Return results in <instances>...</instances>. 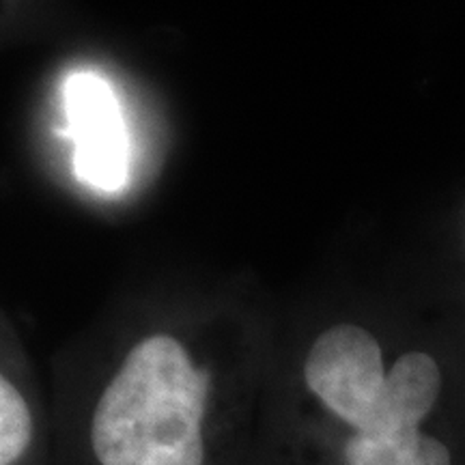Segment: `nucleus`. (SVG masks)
<instances>
[{"label": "nucleus", "instance_id": "4", "mask_svg": "<svg viewBox=\"0 0 465 465\" xmlns=\"http://www.w3.org/2000/svg\"><path fill=\"white\" fill-rule=\"evenodd\" d=\"M440 366L427 353L410 351L392 364L375 422L362 435H391L418 429L440 397Z\"/></svg>", "mask_w": 465, "mask_h": 465}, {"label": "nucleus", "instance_id": "5", "mask_svg": "<svg viewBox=\"0 0 465 465\" xmlns=\"http://www.w3.org/2000/svg\"><path fill=\"white\" fill-rule=\"evenodd\" d=\"M349 465H450V452L440 440L405 429L391 435L356 433L347 444Z\"/></svg>", "mask_w": 465, "mask_h": 465}, {"label": "nucleus", "instance_id": "2", "mask_svg": "<svg viewBox=\"0 0 465 465\" xmlns=\"http://www.w3.org/2000/svg\"><path fill=\"white\" fill-rule=\"evenodd\" d=\"M304 380L330 411L364 433L380 411L388 375L375 336L342 323L325 330L311 347Z\"/></svg>", "mask_w": 465, "mask_h": 465}, {"label": "nucleus", "instance_id": "3", "mask_svg": "<svg viewBox=\"0 0 465 465\" xmlns=\"http://www.w3.org/2000/svg\"><path fill=\"white\" fill-rule=\"evenodd\" d=\"M65 110L75 138V174L86 185L116 192L127 182L130 147L119 102L106 80L74 74L65 83Z\"/></svg>", "mask_w": 465, "mask_h": 465}, {"label": "nucleus", "instance_id": "6", "mask_svg": "<svg viewBox=\"0 0 465 465\" xmlns=\"http://www.w3.org/2000/svg\"><path fill=\"white\" fill-rule=\"evenodd\" d=\"M33 422L26 401L7 377L0 380V465H14L31 441Z\"/></svg>", "mask_w": 465, "mask_h": 465}, {"label": "nucleus", "instance_id": "1", "mask_svg": "<svg viewBox=\"0 0 465 465\" xmlns=\"http://www.w3.org/2000/svg\"><path fill=\"white\" fill-rule=\"evenodd\" d=\"M209 373L173 336L138 342L104 391L91 422L102 465H203Z\"/></svg>", "mask_w": 465, "mask_h": 465}]
</instances>
